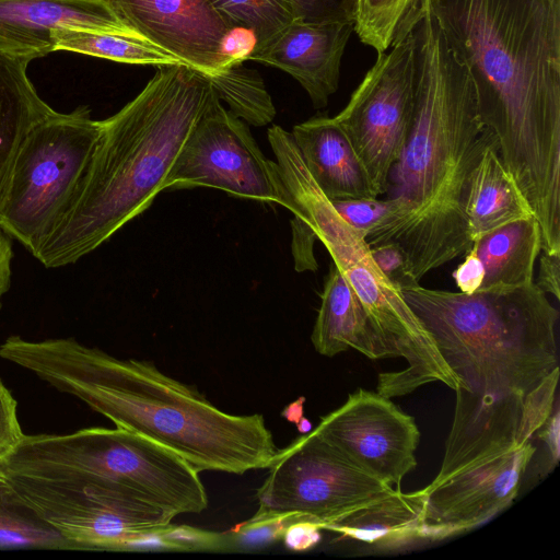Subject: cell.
Masks as SVG:
<instances>
[{
	"label": "cell",
	"mask_w": 560,
	"mask_h": 560,
	"mask_svg": "<svg viewBox=\"0 0 560 560\" xmlns=\"http://www.w3.org/2000/svg\"><path fill=\"white\" fill-rule=\"evenodd\" d=\"M474 84L480 121L560 253V0H428Z\"/></svg>",
	"instance_id": "cell-1"
},
{
	"label": "cell",
	"mask_w": 560,
	"mask_h": 560,
	"mask_svg": "<svg viewBox=\"0 0 560 560\" xmlns=\"http://www.w3.org/2000/svg\"><path fill=\"white\" fill-rule=\"evenodd\" d=\"M417 82L411 127L386 195L395 209L364 238L397 243L415 278L472 246L462 208L467 176L493 136L478 116L467 68L448 46L428 0L413 12Z\"/></svg>",
	"instance_id": "cell-2"
},
{
	"label": "cell",
	"mask_w": 560,
	"mask_h": 560,
	"mask_svg": "<svg viewBox=\"0 0 560 560\" xmlns=\"http://www.w3.org/2000/svg\"><path fill=\"white\" fill-rule=\"evenodd\" d=\"M0 358L85 402L117 428L179 455L197 471L242 475L268 468L278 454L259 413L232 415L152 362L119 359L74 338L10 336Z\"/></svg>",
	"instance_id": "cell-3"
},
{
	"label": "cell",
	"mask_w": 560,
	"mask_h": 560,
	"mask_svg": "<svg viewBox=\"0 0 560 560\" xmlns=\"http://www.w3.org/2000/svg\"><path fill=\"white\" fill-rule=\"evenodd\" d=\"M214 95L205 73L166 66L133 100L101 120L100 139L73 197L34 257L46 268L73 264L145 211L164 190Z\"/></svg>",
	"instance_id": "cell-4"
},
{
	"label": "cell",
	"mask_w": 560,
	"mask_h": 560,
	"mask_svg": "<svg viewBox=\"0 0 560 560\" xmlns=\"http://www.w3.org/2000/svg\"><path fill=\"white\" fill-rule=\"evenodd\" d=\"M400 293L463 388L521 385L559 368V312L535 282L472 294L418 284Z\"/></svg>",
	"instance_id": "cell-5"
},
{
	"label": "cell",
	"mask_w": 560,
	"mask_h": 560,
	"mask_svg": "<svg viewBox=\"0 0 560 560\" xmlns=\"http://www.w3.org/2000/svg\"><path fill=\"white\" fill-rule=\"evenodd\" d=\"M267 138L287 194L283 207L305 223L326 247L332 262L363 304L388 357H400L407 362L404 370L380 373L376 392L393 398L411 394L433 382H441L454 390L463 387L401 293L373 261L364 237L338 214L317 186L291 132L273 125L268 129Z\"/></svg>",
	"instance_id": "cell-6"
},
{
	"label": "cell",
	"mask_w": 560,
	"mask_h": 560,
	"mask_svg": "<svg viewBox=\"0 0 560 560\" xmlns=\"http://www.w3.org/2000/svg\"><path fill=\"white\" fill-rule=\"evenodd\" d=\"M3 467L7 475L38 480L121 486L175 516L208 508L199 471L173 451L117 427L24 434Z\"/></svg>",
	"instance_id": "cell-7"
},
{
	"label": "cell",
	"mask_w": 560,
	"mask_h": 560,
	"mask_svg": "<svg viewBox=\"0 0 560 560\" xmlns=\"http://www.w3.org/2000/svg\"><path fill=\"white\" fill-rule=\"evenodd\" d=\"M101 129L85 106L55 110L20 143L0 194V229L33 256L68 208Z\"/></svg>",
	"instance_id": "cell-8"
},
{
	"label": "cell",
	"mask_w": 560,
	"mask_h": 560,
	"mask_svg": "<svg viewBox=\"0 0 560 560\" xmlns=\"http://www.w3.org/2000/svg\"><path fill=\"white\" fill-rule=\"evenodd\" d=\"M248 521L302 518L324 526L396 491L350 462L313 430L279 450Z\"/></svg>",
	"instance_id": "cell-9"
},
{
	"label": "cell",
	"mask_w": 560,
	"mask_h": 560,
	"mask_svg": "<svg viewBox=\"0 0 560 560\" xmlns=\"http://www.w3.org/2000/svg\"><path fill=\"white\" fill-rule=\"evenodd\" d=\"M413 16L390 47L377 54L348 104L334 118L350 139L375 194L386 192L388 175L399 159L412 122L416 82Z\"/></svg>",
	"instance_id": "cell-10"
},
{
	"label": "cell",
	"mask_w": 560,
	"mask_h": 560,
	"mask_svg": "<svg viewBox=\"0 0 560 560\" xmlns=\"http://www.w3.org/2000/svg\"><path fill=\"white\" fill-rule=\"evenodd\" d=\"M14 494L79 549L126 550L175 515L114 485L56 482L7 475Z\"/></svg>",
	"instance_id": "cell-11"
},
{
	"label": "cell",
	"mask_w": 560,
	"mask_h": 560,
	"mask_svg": "<svg viewBox=\"0 0 560 560\" xmlns=\"http://www.w3.org/2000/svg\"><path fill=\"white\" fill-rule=\"evenodd\" d=\"M194 187L217 188L282 207L287 196L277 162L262 153L245 121L223 107L217 94L164 184V190Z\"/></svg>",
	"instance_id": "cell-12"
},
{
	"label": "cell",
	"mask_w": 560,
	"mask_h": 560,
	"mask_svg": "<svg viewBox=\"0 0 560 560\" xmlns=\"http://www.w3.org/2000/svg\"><path fill=\"white\" fill-rule=\"evenodd\" d=\"M558 382L532 393L457 388L445 452L431 489L456 472L530 441L558 404Z\"/></svg>",
	"instance_id": "cell-13"
},
{
	"label": "cell",
	"mask_w": 560,
	"mask_h": 560,
	"mask_svg": "<svg viewBox=\"0 0 560 560\" xmlns=\"http://www.w3.org/2000/svg\"><path fill=\"white\" fill-rule=\"evenodd\" d=\"M313 431L354 465L396 490L417 466L420 431L413 417L377 392L357 389Z\"/></svg>",
	"instance_id": "cell-14"
},
{
	"label": "cell",
	"mask_w": 560,
	"mask_h": 560,
	"mask_svg": "<svg viewBox=\"0 0 560 560\" xmlns=\"http://www.w3.org/2000/svg\"><path fill=\"white\" fill-rule=\"evenodd\" d=\"M536 453L530 441L456 472L424 498L423 532L433 542L477 527L506 509L516 498Z\"/></svg>",
	"instance_id": "cell-15"
},
{
	"label": "cell",
	"mask_w": 560,
	"mask_h": 560,
	"mask_svg": "<svg viewBox=\"0 0 560 560\" xmlns=\"http://www.w3.org/2000/svg\"><path fill=\"white\" fill-rule=\"evenodd\" d=\"M102 1L126 27L206 75L240 59L228 44L233 31L209 0Z\"/></svg>",
	"instance_id": "cell-16"
},
{
	"label": "cell",
	"mask_w": 560,
	"mask_h": 560,
	"mask_svg": "<svg viewBox=\"0 0 560 560\" xmlns=\"http://www.w3.org/2000/svg\"><path fill=\"white\" fill-rule=\"evenodd\" d=\"M62 27L143 39L103 1L0 0V49L5 54L31 61L52 52L54 31Z\"/></svg>",
	"instance_id": "cell-17"
},
{
	"label": "cell",
	"mask_w": 560,
	"mask_h": 560,
	"mask_svg": "<svg viewBox=\"0 0 560 560\" xmlns=\"http://www.w3.org/2000/svg\"><path fill=\"white\" fill-rule=\"evenodd\" d=\"M354 32L353 23L307 24L293 21L271 42L245 59L290 73L317 109L328 104L339 85L341 59Z\"/></svg>",
	"instance_id": "cell-18"
},
{
	"label": "cell",
	"mask_w": 560,
	"mask_h": 560,
	"mask_svg": "<svg viewBox=\"0 0 560 560\" xmlns=\"http://www.w3.org/2000/svg\"><path fill=\"white\" fill-rule=\"evenodd\" d=\"M308 173L329 199L375 198L369 174L334 117L316 116L291 132Z\"/></svg>",
	"instance_id": "cell-19"
},
{
	"label": "cell",
	"mask_w": 560,
	"mask_h": 560,
	"mask_svg": "<svg viewBox=\"0 0 560 560\" xmlns=\"http://www.w3.org/2000/svg\"><path fill=\"white\" fill-rule=\"evenodd\" d=\"M462 208L472 243L500 226L534 215L500 159L494 136L486 143L467 176Z\"/></svg>",
	"instance_id": "cell-20"
},
{
	"label": "cell",
	"mask_w": 560,
	"mask_h": 560,
	"mask_svg": "<svg viewBox=\"0 0 560 560\" xmlns=\"http://www.w3.org/2000/svg\"><path fill=\"white\" fill-rule=\"evenodd\" d=\"M311 340L315 350L326 357L352 348L371 360L389 358L363 304L334 262L324 284Z\"/></svg>",
	"instance_id": "cell-21"
},
{
	"label": "cell",
	"mask_w": 560,
	"mask_h": 560,
	"mask_svg": "<svg viewBox=\"0 0 560 560\" xmlns=\"http://www.w3.org/2000/svg\"><path fill=\"white\" fill-rule=\"evenodd\" d=\"M424 498L420 490H396L369 505L354 510L324 526L341 537L375 549L392 551L425 542L423 532Z\"/></svg>",
	"instance_id": "cell-22"
},
{
	"label": "cell",
	"mask_w": 560,
	"mask_h": 560,
	"mask_svg": "<svg viewBox=\"0 0 560 560\" xmlns=\"http://www.w3.org/2000/svg\"><path fill=\"white\" fill-rule=\"evenodd\" d=\"M474 244L485 268L479 290L534 282L535 262L541 250V231L534 215L500 226Z\"/></svg>",
	"instance_id": "cell-23"
},
{
	"label": "cell",
	"mask_w": 560,
	"mask_h": 560,
	"mask_svg": "<svg viewBox=\"0 0 560 560\" xmlns=\"http://www.w3.org/2000/svg\"><path fill=\"white\" fill-rule=\"evenodd\" d=\"M28 62L0 49V194L22 140L35 124L55 112L30 81Z\"/></svg>",
	"instance_id": "cell-24"
},
{
	"label": "cell",
	"mask_w": 560,
	"mask_h": 560,
	"mask_svg": "<svg viewBox=\"0 0 560 560\" xmlns=\"http://www.w3.org/2000/svg\"><path fill=\"white\" fill-rule=\"evenodd\" d=\"M55 51L68 50L135 65H183L148 40L103 32L62 27L54 31Z\"/></svg>",
	"instance_id": "cell-25"
},
{
	"label": "cell",
	"mask_w": 560,
	"mask_h": 560,
	"mask_svg": "<svg viewBox=\"0 0 560 560\" xmlns=\"http://www.w3.org/2000/svg\"><path fill=\"white\" fill-rule=\"evenodd\" d=\"M220 101L245 122L262 127L276 116V107L266 90L262 79L237 59L207 75Z\"/></svg>",
	"instance_id": "cell-26"
},
{
	"label": "cell",
	"mask_w": 560,
	"mask_h": 560,
	"mask_svg": "<svg viewBox=\"0 0 560 560\" xmlns=\"http://www.w3.org/2000/svg\"><path fill=\"white\" fill-rule=\"evenodd\" d=\"M13 548L79 549L12 492L0 494V549Z\"/></svg>",
	"instance_id": "cell-27"
},
{
	"label": "cell",
	"mask_w": 560,
	"mask_h": 560,
	"mask_svg": "<svg viewBox=\"0 0 560 560\" xmlns=\"http://www.w3.org/2000/svg\"><path fill=\"white\" fill-rule=\"evenodd\" d=\"M226 25L252 33L258 50L271 42L293 21L288 0H209ZM250 50V51H252Z\"/></svg>",
	"instance_id": "cell-28"
},
{
	"label": "cell",
	"mask_w": 560,
	"mask_h": 560,
	"mask_svg": "<svg viewBox=\"0 0 560 560\" xmlns=\"http://www.w3.org/2000/svg\"><path fill=\"white\" fill-rule=\"evenodd\" d=\"M424 0H357L354 32L376 52L387 50L396 34Z\"/></svg>",
	"instance_id": "cell-29"
},
{
	"label": "cell",
	"mask_w": 560,
	"mask_h": 560,
	"mask_svg": "<svg viewBox=\"0 0 560 560\" xmlns=\"http://www.w3.org/2000/svg\"><path fill=\"white\" fill-rule=\"evenodd\" d=\"M338 214L364 238L393 213L392 199L349 198L330 200Z\"/></svg>",
	"instance_id": "cell-30"
},
{
	"label": "cell",
	"mask_w": 560,
	"mask_h": 560,
	"mask_svg": "<svg viewBox=\"0 0 560 560\" xmlns=\"http://www.w3.org/2000/svg\"><path fill=\"white\" fill-rule=\"evenodd\" d=\"M294 21L307 24L353 23L357 0H288Z\"/></svg>",
	"instance_id": "cell-31"
},
{
	"label": "cell",
	"mask_w": 560,
	"mask_h": 560,
	"mask_svg": "<svg viewBox=\"0 0 560 560\" xmlns=\"http://www.w3.org/2000/svg\"><path fill=\"white\" fill-rule=\"evenodd\" d=\"M373 261L386 279L400 292L419 284L405 250L397 243L370 247Z\"/></svg>",
	"instance_id": "cell-32"
},
{
	"label": "cell",
	"mask_w": 560,
	"mask_h": 560,
	"mask_svg": "<svg viewBox=\"0 0 560 560\" xmlns=\"http://www.w3.org/2000/svg\"><path fill=\"white\" fill-rule=\"evenodd\" d=\"M158 535L162 549L217 550L224 549L229 544L224 535L172 523L158 530Z\"/></svg>",
	"instance_id": "cell-33"
},
{
	"label": "cell",
	"mask_w": 560,
	"mask_h": 560,
	"mask_svg": "<svg viewBox=\"0 0 560 560\" xmlns=\"http://www.w3.org/2000/svg\"><path fill=\"white\" fill-rule=\"evenodd\" d=\"M18 401L0 378V460H4L23 439Z\"/></svg>",
	"instance_id": "cell-34"
},
{
	"label": "cell",
	"mask_w": 560,
	"mask_h": 560,
	"mask_svg": "<svg viewBox=\"0 0 560 560\" xmlns=\"http://www.w3.org/2000/svg\"><path fill=\"white\" fill-rule=\"evenodd\" d=\"M294 518L277 517L258 522L247 521L233 532V541L246 546H260L281 538L285 526Z\"/></svg>",
	"instance_id": "cell-35"
},
{
	"label": "cell",
	"mask_w": 560,
	"mask_h": 560,
	"mask_svg": "<svg viewBox=\"0 0 560 560\" xmlns=\"http://www.w3.org/2000/svg\"><path fill=\"white\" fill-rule=\"evenodd\" d=\"M292 253L298 271H316L318 268L313 246L316 238L313 231L302 221L292 220Z\"/></svg>",
	"instance_id": "cell-36"
},
{
	"label": "cell",
	"mask_w": 560,
	"mask_h": 560,
	"mask_svg": "<svg viewBox=\"0 0 560 560\" xmlns=\"http://www.w3.org/2000/svg\"><path fill=\"white\" fill-rule=\"evenodd\" d=\"M320 530L317 523L298 518L285 526L281 538L288 549L298 552L306 551L320 541Z\"/></svg>",
	"instance_id": "cell-37"
},
{
	"label": "cell",
	"mask_w": 560,
	"mask_h": 560,
	"mask_svg": "<svg viewBox=\"0 0 560 560\" xmlns=\"http://www.w3.org/2000/svg\"><path fill=\"white\" fill-rule=\"evenodd\" d=\"M453 278L462 293L472 294L480 289L485 278V268L474 243L465 254L463 262L453 271Z\"/></svg>",
	"instance_id": "cell-38"
},
{
	"label": "cell",
	"mask_w": 560,
	"mask_h": 560,
	"mask_svg": "<svg viewBox=\"0 0 560 560\" xmlns=\"http://www.w3.org/2000/svg\"><path fill=\"white\" fill-rule=\"evenodd\" d=\"M539 271L536 285L546 294L560 299V254L540 250Z\"/></svg>",
	"instance_id": "cell-39"
},
{
	"label": "cell",
	"mask_w": 560,
	"mask_h": 560,
	"mask_svg": "<svg viewBox=\"0 0 560 560\" xmlns=\"http://www.w3.org/2000/svg\"><path fill=\"white\" fill-rule=\"evenodd\" d=\"M12 244L11 238L0 229V307L1 300L10 287Z\"/></svg>",
	"instance_id": "cell-40"
},
{
	"label": "cell",
	"mask_w": 560,
	"mask_h": 560,
	"mask_svg": "<svg viewBox=\"0 0 560 560\" xmlns=\"http://www.w3.org/2000/svg\"><path fill=\"white\" fill-rule=\"evenodd\" d=\"M305 398L300 397L298 400L291 402L282 412V416L290 422L295 424L303 417V406Z\"/></svg>",
	"instance_id": "cell-41"
},
{
	"label": "cell",
	"mask_w": 560,
	"mask_h": 560,
	"mask_svg": "<svg viewBox=\"0 0 560 560\" xmlns=\"http://www.w3.org/2000/svg\"><path fill=\"white\" fill-rule=\"evenodd\" d=\"M13 490L10 486V482L8 480L4 467H3V460H0V494H10Z\"/></svg>",
	"instance_id": "cell-42"
},
{
	"label": "cell",
	"mask_w": 560,
	"mask_h": 560,
	"mask_svg": "<svg viewBox=\"0 0 560 560\" xmlns=\"http://www.w3.org/2000/svg\"><path fill=\"white\" fill-rule=\"evenodd\" d=\"M296 427L302 434L308 433L313 430L312 423L304 417H302L299 420V422L296 423Z\"/></svg>",
	"instance_id": "cell-43"
},
{
	"label": "cell",
	"mask_w": 560,
	"mask_h": 560,
	"mask_svg": "<svg viewBox=\"0 0 560 560\" xmlns=\"http://www.w3.org/2000/svg\"><path fill=\"white\" fill-rule=\"evenodd\" d=\"M68 1H102V0H68Z\"/></svg>",
	"instance_id": "cell-44"
}]
</instances>
